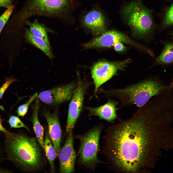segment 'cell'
<instances>
[{
  "label": "cell",
  "mask_w": 173,
  "mask_h": 173,
  "mask_svg": "<svg viewBox=\"0 0 173 173\" xmlns=\"http://www.w3.org/2000/svg\"><path fill=\"white\" fill-rule=\"evenodd\" d=\"M4 135V149L8 160L25 172L42 170L45 165L43 152L36 137L21 133Z\"/></svg>",
  "instance_id": "2"
},
{
  "label": "cell",
  "mask_w": 173,
  "mask_h": 173,
  "mask_svg": "<svg viewBox=\"0 0 173 173\" xmlns=\"http://www.w3.org/2000/svg\"><path fill=\"white\" fill-rule=\"evenodd\" d=\"M14 6L11 5L7 7L5 12L0 16V34L10 16Z\"/></svg>",
  "instance_id": "20"
},
{
  "label": "cell",
  "mask_w": 173,
  "mask_h": 173,
  "mask_svg": "<svg viewBox=\"0 0 173 173\" xmlns=\"http://www.w3.org/2000/svg\"><path fill=\"white\" fill-rule=\"evenodd\" d=\"M88 85L83 81L79 80L77 83L69 106L66 127V132L68 134L72 132L82 111L84 96Z\"/></svg>",
  "instance_id": "8"
},
{
  "label": "cell",
  "mask_w": 173,
  "mask_h": 173,
  "mask_svg": "<svg viewBox=\"0 0 173 173\" xmlns=\"http://www.w3.org/2000/svg\"><path fill=\"white\" fill-rule=\"evenodd\" d=\"M3 121V119L0 117V131L4 134L8 133L10 132L7 130L3 126L2 124Z\"/></svg>",
  "instance_id": "26"
},
{
  "label": "cell",
  "mask_w": 173,
  "mask_h": 173,
  "mask_svg": "<svg viewBox=\"0 0 173 173\" xmlns=\"http://www.w3.org/2000/svg\"><path fill=\"white\" fill-rule=\"evenodd\" d=\"M12 0H0V2L2 4L3 7L7 8L12 5Z\"/></svg>",
  "instance_id": "25"
},
{
  "label": "cell",
  "mask_w": 173,
  "mask_h": 173,
  "mask_svg": "<svg viewBox=\"0 0 173 173\" xmlns=\"http://www.w3.org/2000/svg\"><path fill=\"white\" fill-rule=\"evenodd\" d=\"M8 122L10 125V128H24L27 131H30L28 127L17 116L11 115Z\"/></svg>",
  "instance_id": "19"
},
{
  "label": "cell",
  "mask_w": 173,
  "mask_h": 173,
  "mask_svg": "<svg viewBox=\"0 0 173 173\" xmlns=\"http://www.w3.org/2000/svg\"><path fill=\"white\" fill-rule=\"evenodd\" d=\"M103 128V125H97L83 134L76 136L80 142L78 154L79 163L91 171L102 163L98 158V154L100 135Z\"/></svg>",
  "instance_id": "6"
},
{
  "label": "cell",
  "mask_w": 173,
  "mask_h": 173,
  "mask_svg": "<svg viewBox=\"0 0 173 173\" xmlns=\"http://www.w3.org/2000/svg\"><path fill=\"white\" fill-rule=\"evenodd\" d=\"M65 142L61 148L58 156L60 160L59 172L73 173L75 171L76 155L73 147L72 132L68 134Z\"/></svg>",
  "instance_id": "10"
},
{
  "label": "cell",
  "mask_w": 173,
  "mask_h": 173,
  "mask_svg": "<svg viewBox=\"0 0 173 173\" xmlns=\"http://www.w3.org/2000/svg\"><path fill=\"white\" fill-rule=\"evenodd\" d=\"M38 95L37 93H35L31 97L27 102L18 107L17 112L19 116L22 117L25 116L27 113L29 106L34 99L37 97Z\"/></svg>",
  "instance_id": "21"
},
{
  "label": "cell",
  "mask_w": 173,
  "mask_h": 173,
  "mask_svg": "<svg viewBox=\"0 0 173 173\" xmlns=\"http://www.w3.org/2000/svg\"><path fill=\"white\" fill-rule=\"evenodd\" d=\"M17 80V79L12 77H7L6 79L5 82L0 88V99L9 86L13 82Z\"/></svg>",
  "instance_id": "23"
},
{
  "label": "cell",
  "mask_w": 173,
  "mask_h": 173,
  "mask_svg": "<svg viewBox=\"0 0 173 173\" xmlns=\"http://www.w3.org/2000/svg\"><path fill=\"white\" fill-rule=\"evenodd\" d=\"M172 87L173 84L167 85L160 79L151 78L123 88L104 90L103 92L107 96L116 98L121 106L135 105L140 108L145 105L151 98Z\"/></svg>",
  "instance_id": "3"
},
{
  "label": "cell",
  "mask_w": 173,
  "mask_h": 173,
  "mask_svg": "<svg viewBox=\"0 0 173 173\" xmlns=\"http://www.w3.org/2000/svg\"><path fill=\"white\" fill-rule=\"evenodd\" d=\"M25 34L29 42L40 49L50 58L52 59L54 57L50 46L44 40L33 35L28 29H26Z\"/></svg>",
  "instance_id": "16"
},
{
  "label": "cell",
  "mask_w": 173,
  "mask_h": 173,
  "mask_svg": "<svg viewBox=\"0 0 173 173\" xmlns=\"http://www.w3.org/2000/svg\"><path fill=\"white\" fill-rule=\"evenodd\" d=\"M0 132H1L0 131ZM3 149L4 148L2 147L0 143V162L4 158V154H3L4 152H3V151H4V150H3Z\"/></svg>",
  "instance_id": "27"
},
{
  "label": "cell",
  "mask_w": 173,
  "mask_h": 173,
  "mask_svg": "<svg viewBox=\"0 0 173 173\" xmlns=\"http://www.w3.org/2000/svg\"><path fill=\"white\" fill-rule=\"evenodd\" d=\"M25 24L29 27L28 30L33 35L43 39L50 46L46 28L39 22L37 19H35L33 22L28 20L26 21Z\"/></svg>",
  "instance_id": "17"
},
{
  "label": "cell",
  "mask_w": 173,
  "mask_h": 173,
  "mask_svg": "<svg viewBox=\"0 0 173 173\" xmlns=\"http://www.w3.org/2000/svg\"></svg>",
  "instance_id": "31"
},
{
  "label": "cell",
  "mask_w": 173,
  "mask_h": 173,
  "mask_svg": "<svg viewBox=\"0 0 173 173\" xmlns=\"http://www.w3.org/2000/svg\"><path fill=\"white\" fill-rule=\"evenodd\" d=\"M157 63L168 65L173 63V43H166L163 50L156 59Z\"/></svg>",
  "instance_id": "18"
},
{
  "label": "cell",
  "mask_w": 173,
  "mask_h": 173,
  "mask_svg": "<svg viewBox=\"0 0 173 173\" xmlns=\"http://www.w3.org/2000/svg\"><path fill=\"white\" fill-rule=\"evenodd\" d=\"M105 17L102 13L95 10L88 12L83 19L85 26L94 35L98 36L105 31Z\"/></svg>",
  "instance_id": "13"
},
{
  "label": "cell",
  "mask_w": 173,
  "mask_h": 173,
  "mask_svg": "<svg viewBox=\"0 0 173 173\" xmlns=\"http://www.w3.org/2000/svg\"><path fill=\"white\" fill-rule=\"evenodd\" d=\"M115 50L118 52H122L125 51L126 49V47L121 43H115L113 45Z\"/></svg>",
  "instance_id": "24"
},
{
  "label": "cell",
  "mask_w": 173,
  "mask_h": 173,
  "mask_svg": "<svg viewBox=\"0 0 173 173\" xmlns=\"http://www.w3.org/2000/svg\"><path fill=\"white\" fill-rule=\"evenodd\" d=\"M171 35L172 36V39H173V32L171 34Z\"/></svg>",
  "instance_id": "29"
},
{
  "label": "cell",
  "mask_w": 173,
  "mask_h": 173,
  "mask_svg": "<svg viewBox=\"0 0 173 173\" xmlns=\"http://www.w3.org/2000/svg\"><path fill=\"white\" fill-rule=\"evenodd\" d=\"M118 102L109 99L105 104L97 107H87L86 109L89 116H95L109 122H113L117 118L116 107Z\"/></svg>",
  "instance_id": "12"
},
{
  "label": "cell",
  "mask_w": 173,
  "mask_h": 173,
  "mask_svg": "<svg viewBox=\"0 0 173 173\" xmlns=\"http://www.w3.org/2000/svg\"><path fill=\"white\" fill-rule=\"evenodd\" d=\"M3 7V6L2 4L0 2V7Z\"/></svg>",
  "instance_id": "30"
},
{
  "label": "cell",
  "mask_w": 173,
  "mask_h": 173,
  "mask_svg": "<svg viewBox=\"0 0 173 173\" xmlns=\"http://www.w3.org/2000/svg\"><path fill=\"white\" fill-rule=\"evenodd\" d=\"M6 171H7L4 170H3V169H0V173H7V172H6Z\"/></svg>",
  "instance_id": "28"
},
{
  "label": "cell",
  "mask_w": 173,
  "mask_h": 173,
  "mask_svg": "<svg viewBox=\"0 0 173 173\" xmlns=\"http://www.w3.org/2000/svg\"><path fill=\"white\" fill-rule=\"evenodd\" d=\"M44 152L49 162L50 172L52 173H55L56 170L54 162L57 156V154L47 130L44 139Z\"/></svg>",
  "instance_id": "15"
},
{
  "label": "cell",
  "mask_w": 173,
  "mask_h": 173,
  "mask_svg": "<svg viewBox=\"0 0 173 173\" xmlns=\"http://www.w3.org/2000/svg\"><path fill=\"white\" fill-rule=\"evenodd\" d=\"M68 0H27L14 18L16 23L23 26L31 17L42 16L59 19L66 10Z\"/></svg>",
  "instance_id": "4"
},
{
  "label": "cell",
  "mask_w": 173,
  "mask_h": 173,
  "mask_svg": "<svg viewBox=\"0 0 173 173\" xmlns=\"http://www.w3.org/2000/svg\"><path fill=\"white\" fill-rule=\"evenodd\" d=\"M39 108V102L37 99L36 100L33 108V112L31 118L33 130L36 138L44 153V129L41 124L38 118V113Z\"/></svg>",
  "instance_id": "14"
},
{
  "label": "cell",
  "mask_w": 173,
  "mask_h": 173,
  "mask_svg": "<svg viewBox=\"0 0 173 173\" xmlns=\"http://www.w3.org/2000/svg\"><path fill=\"white\" fill-rule=\"evenodd\" d=\"M164 25L165 27L173 25V5L166 13L164 20Z\"/></svg>",
  "instance_id": "22"
},
{
  "label": "cell",
  "mask_w": 173,
  "mask_h": 173,
  "mask_svg": "<svg viewBox=\"0 0 173 173\" xmlns=\"http://www.w3.org/2000/svg\"><path fill=\"white\" fill-rule=\"evenodd\" d=\"M43 114L48 124V133L52 143L58 156L61 149L62 131L57 112L44 111Z\"/></svg>",
  "instance_id": "11"
},
{
  "label": "cell",
  "mask_w": 173,
  "mask_h": 173,
  "mask_svg": "<svg viewBox=\"0 0 173 173\" xmlns=\"http://www.w3.org/2000/svg\"><path fill=\"white\" fill-rule=\"evenodd\" d=\"M121 13L134 36L144 37L152 31L154 23L152 11L143 5L141 0H136L125 4Z\"/></svg>",
  "instance_id": "5"
},
{
  "label": "cell",
  "mask_w": 173,
  "mask_h": 173,
  "mask_svg": "<svg viewBox=\"0 0 173 173\" xmlns=\"http://www.w3.org/2000/svg\"><path fill=\"white\" fill-rule=\"evenodd\" d=\"M167 116L165 104L154 97L130 118L108 127L102 152L109 167L117 172H149L158 154L159 129Z\"/></svg>",
  "instance_id": "1"
},
{
  "label": "cell",
  "mask_w": 173,
  "mask_h": 173,
  "mask_svg": "<svg viewBox=\"0 0 173 173\" xmlns=\"http://www.w3.org/2000/svg\"><path fill=\"white\" fill-rule=\"evenodd\" d=\"M77 85L75 83H70L44 91L38 95L37 98L48 105H58L71 99Z\"/></svg>",
  "instance_id": "9"
},
{
  "label": "cell",
  "mask_w": 173,
  "mask_h": 173,
  "mask_svg": "<svg viewBox=\"0 0 173 173\" xmlns=\"http://www.w3.org/2000/svg\"><path fill=\"white\" fill-rule=\"evenodd\" d=\"M129 59L120 61H100L95 63L91 69L94 85V92L97 93L100 86L117 74L118 70H124Z\"/></svg>",
  "instance_id": "7"
}]
</instances>
